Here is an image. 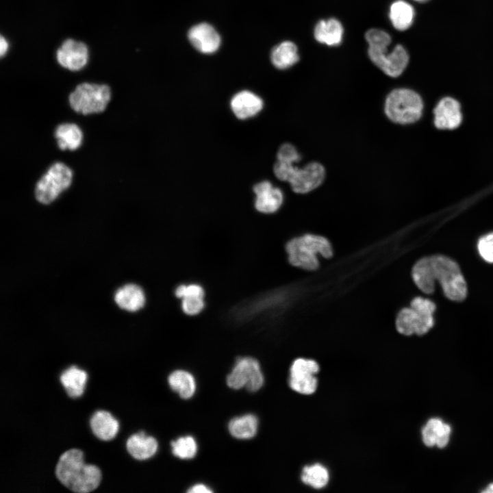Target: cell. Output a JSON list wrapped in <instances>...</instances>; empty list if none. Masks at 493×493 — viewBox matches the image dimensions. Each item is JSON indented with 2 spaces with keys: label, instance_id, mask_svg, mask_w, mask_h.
Masks as SVG:
<instances>
[{
  "label": "cell",
  "instance_id": "23",
  "mask_svg": "<svg viewBox=\"0 0 493 493\" xmlns=\"http://www.w3.org/2000/svg\"><path fill=\"white\" fill-rule=\"evenodd\" d=\"M87 379L86 372L75 366L69 367L60 375V381L71 398H77L83 394Z\"/></svg>",
  "mask_w": 493,
  "mask_h": 493
},
{
  "label": "cell",
  "instance_id": "14",
  "mask_svg": "<svg viewBox=\"0 0 493 493\" xmlns=\"http://www.w3.org/2000/svg\"><path fill=\"white\" fill-rule=\"evenodd\" d=\"M188 39L192 46L203 53H213L220 45V37L210 24L201 23L190 28Z\"/></svg>",
  "mask_w": 493,
  "mask_h": 493
},
{
  "label": "cell",
  "instance_id": "29",
  "mask_svg": "<svg viewBox=\"0 0 493 493\" xmlns=\"http://www.w3.org/2000/svg\"><path fill=\"white\" fill-rule=\"evenodd\" d=\"M172 453L182 459L193 458L197 453V444L192 436H182L171 442Z\"/></svg>",
  "mask_w": 493,
  "mask_h": 493
},
{
  "label": "cell",
  "instance_id": "3",
  "mask_svg": "<svg viewBox=\"0 0 493 493\" xmlns=\"http://www.w3.org/2000/svg\"><path fill=\"white\" fill-rule=\"evenodd\" d=\"M289 264L307 271L316 270L320 266L319 257L329 259L333 255L330 241L325 236L305 233L292 238L285 244Z\"/></svg>",
  "mask_w": 493,
  "mask_h": 493
},
{
  "label": "cell",
  "instance_id": "25",
  "mask_svg": "<svg viewBox=\"0 0 493 493\" xmlns=\"http://www.w3.org/2000/svg\"><path fill=\"white\" fill-rule=\"evenodd\" d=\"M270 60L278 69L288 68L299 60L297 47L291 41H283L273 48Z\"/></svg>",
  "mask_w": 493,
  "mask_h": 493
},
{
  "label": "cell",
  "instance_id": "18",
  "mask_svg": "<svg viewBox=\"0 0 493 493\" xmlns=\"http://www.w3.org/2000/svg\"><path fill=\"white\" fill-rule=\"evenodd\" d=\"M128 453L136 459L145 460L153 457L157 452L158 444L152 436L140 431L130 436L126 443Z\"/></svg>",
  "mask_w": 493,
  "mask_h": 493
},
{
  "label": "cell",
  "instance_id": "16",
  "mask_svg": "<svg viewBox=\"0 0 493 493\" xmlns=\"http://www.w3.org/2000/svg\"><path fill=\"white\" fill-rule=\"evenodd\" d=\"M231 108L234 115L239 119H246L255 116L263 108L262 99L248 90L236 93L231 99Z\"/></svg>",
  "mask_w": 493,
  "mask_h": 493
},
{
  "label": "cell",
  "instance_id": "13",
  "mask_svg": "<svg viewBox=\"0 0 493 493\" xmlns=\"http://www.w3.org/2000/svg\"><path fill=\"white\" fill-rule=\"evenodd\" d=\"M255 194L254 206L262 214H274L281 207L283 202V194L278 188L273 186L268 181H262L253 186Z\"/></svg>",
  "mask_w": 493,
  "mask_h": 493
},
{
  "label": "cell",
  "instance_id": "30",
  "mask_svg": "<svg viewBox=\"0 0 493 493\" xmlns=\"http://www.w3.org/2000/svg\"><path fill=\"white\" fill-rule=\"evenodd\" d=\"M365 38L368 47L374 49H388L391 43L390 36L379 29H370L366 31Z\"/></svg>",
  "mask_w": 493,
  "mask_h": 493
},
{
  "label": "cell",
  "instance_id": "11",
  "mask_svg": "<svg viewBox=\"0 0 493 493\" xmlns=\"http://www.w3.org/2000/svg\"><path fill=\"white\" fill-rule=\"evenodd\" d=\"M318 364L314 359L297 358L292 364L289 385L292 390L301 394H312L318 386L315 376L319 371Z\"/></svg>",
  "mask_w": 493,
  "mask_h": 493
},
{
  "label": "cell",
  "instance_id": "31",
  "mask_svg": "<svg viewBox=\"0 0 493 493\" xmlns=\"http://www.w3.org/2000/svg\"><path fill=\"white\" fill-rule=\"evenodd\" d=\"M205 307V296H192L181 299V311L189 316L199 315L203 311Z\"/></svg>",
  "mask_w": 493,
  "mask_h": 493
},
{
  "label": "cell",
  "instance_id": "22",
  "mask_svg": "<svg viewBox=\"0 0 493 493\" xmlns=\"http://www.w3.org/2000/svg\"><path fill=\"white\" fill-rule=\"evenodd\" d=\"M344 29L341 23L333 18L319 21L314 30L315 39L328 46H336L341 43Z\"/></svg>",
  "mask_w": 493,
  "mask_h": 493
},
{
  "label": "cell",
  "instance_id": "17",
  "mask_svg": "<svg viewBox=\"0 0 493 493\" xmlns=\"http://www.w3.org/2000/svg\"><path fill=\"white\" fill-rule=\"evenodd\" d=\"M451 428L438 418L429 419L422 429L423 443L429 447L444 448L449 442Z\"/></svg>",
  "mask_w": 493,
  "mask_h": 493
},
{
  "label": "cell",
  "instance_id": "33",
  "mask_svg": "<svg viewBox=\"0 0 493 493\" xmlns=\"http://www.w3.org/2000/svg\"><path fill=\"white\" fill-rule=\"evenodd\" d=\"M301 155L296 147L290 143L283 144L277 153V160L296 163L301 160Z\"/></svg>",
  "mask_w": 493,
  "mask_h": 493
},
{
  "label": "cell",
  "instance_id": "6",
  "mask_svg": "<svg viewBox=\"0 0 493 493\" xmlns=\"http://www.w3.org/2000/svg\"><path fill=\"white\" fill-rule=\"evenodd\" d=\"M423 109L420 96L409 88H396L387 96L384 112L387 117L398 124H411L420 119Z\"/></svg>",
  "mask_w": 493,
  "mask_h": 493
},
{
  "label": "cell",
  "instance_id": "26",
  "mask_svg": "<svg viewBox=\"0 0 493 493\" xmlns=\"http://www.w3.org/2000/svg\"><path fill=\"white\" fill-rule=\"evenodd\" d=\"M258 420L251 414L232 418L228 425L231 435L238 439L246 440L253 438L257 431Z\"/></svg>",
  "mask_w": 493,
  "mask_h": 493
},
{
  "label": "cell",
  "instance_id": "5",
  "mask_svg": "<svg viewBox=\"0 0 493 493\" xmlns=\"http://www.w3.org/2000/svg\"><path fill=\"white\" fill-rule=\"evenodd\" d=\"M273 172L278 179L288 181L292 190L298 194H306L315 190L325 177V168L316 162L299 168L294 162L277 160Z\"/></svg>",
  "mask_w": 493,
  "mask_h": 493
},
{
  "label": "cell",
  "instance_id": "15",
  "mask_svg": "<svg viewBox=\"0 0 493 493\" xmlns=\"http://www.w3.org/2000/svg\"><path fill=\"white\" fill-rule=\"evenodd\" d=\"M434 124L440 129H453L462 123V114L459 102L453 98L442 99L434 109Z\"/></svg>",
  "mask_w": 493,
  "mask_h": 493
},
{
  "label": "cell",
  "instance_id": "9",
  "mask_svg": "<svg viewBox=\"0 0 493 493\" xmlns=\"http://www.w3.org/2000/svg\"><path fill=\"white\" fill-rule=\"evenodd\" d=\"M227 383L235 390L243 387L250 392L260 390L264 384V376L258 361L251 357L238 358L227 377Z\"/></svg>",
  "mask_w": 493,
  "mask_h": 493
},
{
  "label": "cell",
  "instance_id": "36",
  "mask_svg": "<svg viewBox=\"0 0 493 493\" xmlns=\"http://www.w3.org/2000/svg\"><path fill=\"white\" fill-rule=\"evenodd\" d=\"M9 49V42L8 40L3 36L0 38V55L3 58L5 56Z\"/></svg>",
  "mask_w": 493,
  "mask_h": 493
},
{
  "label": "cell",
  "instance_id": "21",
  "mask_svg": "<svg viewBox=\"0 0 493 493\" xmlns=\"http://www.w3.org/2000/svg\"><path fill=\"white\" fill-rule=\"evenodd\" d=\"M54 136L60 150L75 151L79 148L83 142V131L75 123H64L58 125Z\"/></svg>",
  "mask_w": 493,
  "mask_h": 493
},
{
  "label": "cell",
  "instance_id": "35",
  "mask_svg": "<svg viewBox=\"0 0 493 493\" xmlns=\"http://www.w3.org/2000/svg\"><path fill=\"white\" fill-rule=\"evenodd\" d=\"M188 492H190V493H199V492H201V493H203V492L210 493V492H212V490H210V489L207 486H206L205 485L201 484V483H199V484H196V485H194V486L191 487V488L188 490Z\"/></svg>",
  "mask_w": 493,
  "mask_h": 493
},
{
  "label": "cell",
  "instance_id": "7",
  "mask_svg": "<svg viewBox=\"0 0 493 493\" xmlns=\"http://www.w3.org/2000/svg\"><path fill=\"white\" fill-rule=\"evenodd\" d=\"M112 97L109 86L84 82L76 86L68 96V103L77 113L88 115L103 112Z\"/></svg>",
  "mask_w": 493,
  "mask_h": 493
},
{
  "label": "cell",
  "instance_id": "10",
  "mask_svg": "<svg viewBox=\"0 0 493 493\" xmlns=\"http://www.w3.org/2000/svg\"><path fill=\"white\" fill-rule=\"evenodd\" d=\"M371 62L385 75L392 77L400 76L409 60V53L401 45H396L391 51L388 49L368 48Z\"/></svg>",
  "mask_w": 493,
  "mask_h": 493
},
{
  "label": "cell",
  "instance_id": "38",
  "mask_svg": "<svg viewBox=\"0 0 493 493\" xmlns=\"http://www.w3.org/2000/svg\"><path fill=\"white\" fill-rule=\"evenodd\" d=\"M414 1L418 2V3H426V2L429 1V0H414Z\"/></svg>",
  "mask_w": 493,
  "mask_h": 493
},
{
  "label": "cell",
  "instance_id": "12",
  "mask_svg": "<svg viewBox=\"0 0 493 493\" xmlns=\"http://www.w3.org/2000/svg\"><path fill=\"white\" fill-rule=\"evenodd\" d=\"M55 55L62 67L71 71H78L86 66L89 53L85 43L69 38L62 43Z\"/></svg>",
  "mask_w": 493,
  "mask_h": 493
},
{
  "label": "cell",
  "instance_id": "37",
  "mask_svg": "<svg viewBox=\"0 0 493 493\" xmlns=\"http://www.w3.org/2000/svg\"><path fill=\"white\" fill-rule=\"evenodd\" d=\"M482 492L485 493H493V483L489 484Z\"/></svg>",
  "mask_w": 493,
  "mask_h": 493
},
{
  "label": "cell",
  "instance_id": "4",
  "mask_svg": "<svg viewBox=\"0 0 493 493\" xmlns=\"http://www.w3.org/2000/svg\"><path fill=\"white\" fill-rule=\"evenodd\" d=\"M435 309V305L431 300L414 297L409 306L403 307L398 312L395 319L396 331L405 336L427 333L433 325Z\"/></svg>",
  "mask_w": 493,
  "mask_h": 493
},
{
  "label": "cell",
  "instance_id": "8",
  "mask_svg": "<svg viewBox=\"0 0 493 493\" xmlns=\"http://www.w3.org/2000/svg\"><path fill=\"white\" fill-rule=\"evenodd\" d=\"M73 177L68 166L61 162H54L37 181L36 199L42 204H50L71 186Z\"/></svg>",
  "mask_w": 493,
  "mask_h": 493
},
{
  "label": "cell",
  "instance_id": "34",
  "mask_svg": "<svg viewBox=\"0 0 493 493\" xmlns=\"http://www.w3.org/2000/svg\"><path fill=\"white\" fill-rule=\"evenodd\" d=\"M478 249L481 256L493 263V233L483 236L479 241Z\"/></svg>",
  "mask_w": 493,
  "mask_h": 493
},
{
  "label": "cell",
  "instance_id": "24",
  "mask_svg": "<svg viewBox=\"0 0 493 493\" xmlns=\"http://www.w3.org/2000/svg\"><path fill=\"white\" fill-rule=\"evenodd\" d=\"M414 8L405 1H395L390 7V20L393 27L399 31H405L409 28L414 22Z\"/></svg>",
  "mask_w": 493,
  "mask_h": 493
},
{
  "label": "cell",
  "instance_id": "28",
  "mask_svg": "<svg viewBox=\"0 0 493 493\" xmlns=\"http://www.w3.org/2000/svg\"><path fill=\"white\" fill-rule=\"evenodd\" d=\"M301 478L303 483L314 489H322L327 485L329 474L324 466L315 464L305 466Z\"/></svg>",
  "mask_w": 493,
  "mask_h": 493
},
{
  "label": "cell",
  "instance_id": "20",
  "mask_svg": "<svg viewBox=\"0 0 493 493\" xmlns=\"http://www.w3.org/2000/svg\"><path fill=\"white\" fill-rule=\"evenodd\" d=\"M90 428L96 437L108 441L116 435L119 429L118 420L108 412L97 411L90 420Z\"/></svg>",
  "mask_w": 493,
  "mask_h": 493
},
{
  "label": "cell",
  "instance_id": "1",
  "mask_svg": "<svg viewBox=\"0 0 493 493\" xmlns=\"http://www.w3.org/2000/svg\"><path fill=\"white\" fill-rule=\"evenodd\" d=\"M411 275L417 288L425 294L434 291L438 280L451 300L460 301L466 296V283L460 269L447 257L434 255L419 260L413 266Z\"/></svg>",
  "mask_w": 493,
  "mask_h": 493
},
{
  "label": "cell",
  "instance_id": "2",
  "mask_svg": "<svg viewBox=\"0 0 493 493\" xmlns=\"http://www.w3.org/2000/svg\"><path fill=\"white\" fill-rule=\"evenodd\" d=\"M58 479L74 492L88 493L95 490L101 480V472L95 465L86 464L79 449L64 452L55 466Z\"/></svg>",
  "mask_w": 493,
  "mask_h": 493
},
{
  "label": "cell",
  "instance_id": "32",
  "mask_svg": "<svg viewBox=\"0 0 493 493\" xmlns=\"http://www.w3.org/2000/svg\"><path fill=\"white\" fill-rule=\"evenodd\" d=\"M174 292L175 296L180 300L192 296H205L203 287L197 283H181L175 288Z\"/></svg>",
  "mask_w": 493,
  "mask_h": 493
},
{
  "label": "cell",
  "instance_id": "19",
  "mask_svg": "<svg viewBox=\"0 0 493 493\" xmlns=\"http://www.w3.org/2000/svg\"><path fill=\"white\" fill-rule=\"evenodd\" d=\"M114 301L120 308L129 312H136L144 307L146 298L140 286L130 283L116 290Z\"/></svg>",
  "mask_w": 493,
  "mask_h": 493
},
{
  "label": "cell",
  "instance_id": "27",
  "mask_svg": "<svg viewBox=\"0 0 493 493\" xmlns=\"http://www.w3.org/2000/svg\"><path fill=\"white\" fill-rule=\"evenodd\" d=\"M171 389L184 399L191 398L196 391V381L191 373L183 370L173 371L168 378Z\"/></svg>",
  "mask_w": 493,
  "mask_h": 493
}]
</instances>
